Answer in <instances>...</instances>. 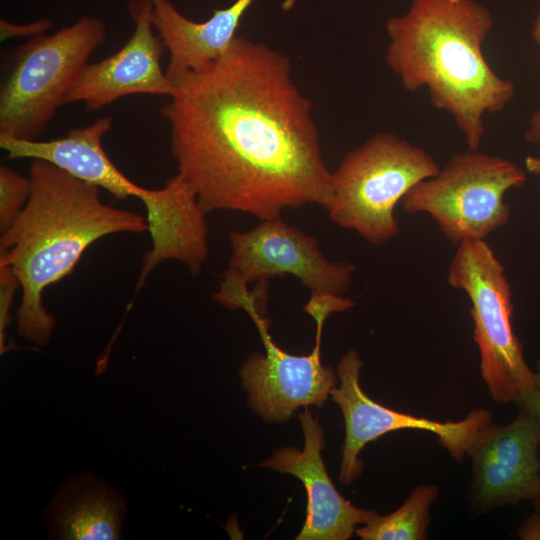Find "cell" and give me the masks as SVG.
Wrapping results in <instances>:
<instances>
[{
    "label": "cell",
    "instance_id": "cell-1",
    "mask_svg": "<svg viewBox=\"0 0 540 540\" xmlns=\"http://www.w3.org/2000/svg\"><path fill=\"white\" fill-rule=\"evenodd\" d=\"M173 85L161 113L177 174L206 214L232 210L261 221L285 208L327 207L332 172L285 55L237 36L221 57Z\"/></svg>",
    "mask_w": 540,
    "mask_h": 540
},
{
    "label": "cell",
    "instance_id": "cell-2",
    "mask_svg": "<svg viewBox=\"0 0 540 540\" xmlns=\"http://www.w3.org/2000/svg\"><path fill=\"white\" fill-rule=\"evenodd\" d=\"M29 199L0 238V266L17 276L21 302L17 334L37 347L51 340L56 319L43 304V293L74 270L95 241L115 233H142L139 214L101 201L99 187L73 177L51 163L33 160Z\"/></svg>",
    "mask_w": 540,
    "mask_h": 540
},
{
    "label": "cell",
    "instance_id": "cell-3",
    "mask_svg": "<svg viewBox=\"0 0 540 540\" xmlns=\"http://www.w3.org/2000/svg\"><path fill=\"white\" fill-rule=\"evenodd\" d=\"M494 25L475 0H411L408 11L386 21V63L409 92L422 87L431 104L448 112L469 150H479L483 118L503 110L514 84L496 74L483 54Z\"/></svg>",
    "mask_w": 540,
    "mask_h": 540
},
{
    "label": "cell",
    "instance_id": "cell-4",
    "mask_svg": "<svg viewBox=\"0 0 540 540\" xmlns=\"http://www.w3.org/2000/svg\"><path fill=\"white\" fill-rule=\"evenodd\" d=\"M212 297L230 309L244 310L255 323L265 354H251L240 368L251 408L265 420L285 422L300 407H322L337 383V372L321 362V336L326 319L355 305L344 296L311 292L304 311L316 322L315 346L308 355H293L278 347L265 317L267 284L254 291L235 276L223 273Z\"/></svg>",
    "mask_w": 540,
    "mask_h": 540
},
{
    "label": "cell",
    "instance_id": "cell-5",
    "mask_svg": "<svg viewBox=\"0 0 540 540\" xmlns=\"http://www.w3.org/2000/svg\"><path fill=\"white\" fill-rule=\"evenodd\" d=\"M439 169L424 149L393 133H377L346 153L332 172L325 209L333 223L382 246L399 233L396 205Z\"/></svg>",
    "mask_w": 540,
    "mask_h": 540
},
{
    "label": "cell",
    "instance_id": "cell-6",
    "mask_svg": "<svg viewBox=\"0 0 540 540\" xmlns=\"http://www.w3.org/2000/svg\"><path fill=\"white\" fill-rule=\"evenodd\" d=\"M105 35L102 20L83 16L21 46L0 89V135L36 140Z\"/></svg>",
    "mask_w": 540,
    "mask_h": 540
},
{
    "label": "cell",
    "instance_id": "cell-7",
    "mask_svg": "<svg viewBox=\"0 0 540 540\" xmlns=\"http://www.w3.org/2000/svg\"><path fill=\"white\" fill-rule=\"evenodd\" d=\"M447 281L471 302L473 337L490 395L500 404L516 403L536 386L513 331L512 292L503 264L485 240H466L457 245Z\"/></svg>",
    "mask_w": 540,
    "mask_h": 540
},
{
    "label": "cell",
    "instance_id": "cell-8",
    "mask_svg": "<svg viewBox=\"0 0 540 540\" xmlns=\"http://www.w3.org/2000/svg\"><path fill=\"white\" fill-rule=\"evenodd\" d=\"M526 179L514 162L468 149L411 188L401 205L406 213L431 216L444 237L457 246L466 240H485L507 224L510 207L505 193Z\"/></svg>",
    "mask_w": 540,
    "mask_h": 540
},
{
    "label": "cell",
    "instance_id": "cell-9",
    "mask_svg": "<svg viewBox=\"0 0 540 540\" xmlns=\"http://www.w3.org/2000/svg\"><path fill=\"white\" fill-rule=\"evenodd\" d=\"M363 360L349 350L337 366L340 387L330 393L340 406L345 421V440L341 449L339 480L351 484L363 471L359 458L363 447L382 435L401 429H419L437 435L439 443L452 457L462 461L477 435L492 424V415L485 409L472 410L463 420L439 422L425 417L401 413L378 404L361 389L359 378Z\"/></svg>",
    "mask_w": 540,
    "mask_h": 540
},
{
    "label": "cell",
    "instance_id": "cell-10",
    "mask_svg": "<svg viewBox=\"0 0 540 540\" xmlns=\"http://www.w3.org/2000/svg\"><path fill=\"white\" fill-rule=\"evenodd\" d=\"M229 242L226 272L247 285L292 275L311 292L344 296L350 289L354 265L327 259L316 237L288 225L281 217L261 220L247 231H230Z\"/></svg>",
    "mask_w": 540,
    "mask_h": 540
},
{
    "label": "cell",
    "instance_id": "cell-11",
    "mask_svg": "<svg viewBox=\"0 0 540 540\" xmlns=\"http://www.w3.org/2000/svg\"><path fill=\"white\" fill-rule=\"evenodd\" d=\"M517 406L513 421L490 424L467 451L472 461L469 503L477 515L532 501L540 491V415L522 403Z\"/></svg>",
    "mask_w": 540,
    "mask_h": 540
},
{
    "label": "cell",
    "instance_id": "cell-12",
    "mask_svg": "<svg viewBox=\"0 0 540 540\" xmlns=\"http://www.w3.org/2000/svg\"><path fill=\"white\" fill-rule=\"evenodd\" d=\"M134 31L116 53L87 63L68 92L65 103H82L89 111L133 94L171 96L175 86L162 70L165 46L153 33L151 0H129Z\"/></svg>",
    "mask_w": 540,
    "mask_h": 540
},
{
    "label": "cell",
    "instance_id": "cell-13",
    "mask_svg": "<svg viewBox=\"0 0 540 540\" xmlns=\"http://www.w3.org/2000/svg\"><path fill=\"white\" fill-rule=\"evenodd\" d=\"M304 448L282 447L260 466L297 477L307 492L305 523L297 540H347L377 513L360 509L336 490L325 468L323 428L306 407L299 416Z\"/></svg>",
    "mask_w": 540,
    "mask_h": 540
},
{
    "label": "cell",
    "instance_id": "cell-14",
    "mask_svg": "<svg viewBox=\"0 0 540 540\" xmlns=\"http://www.w3.org/2000/svg\"><path fill=\"white\" fill-rule=\"evenodd\" d=\"M111 127L112 117L106 115L87 126L71 129L66 136L46 141L0 135V147L10 159L46 161L75 178L105 189L118 199L134 196L144 202L151 189L130 180L103 148V137Z\"/></svg>",
    "mask_w": 540,
    "mask_h": 540
},
{
    "label": "cell",
    "instance_id": "cell-15",
    "mask_svg": "<svg viewBox=\"0 0 540 540\" xmlns=\"http://www.w3.org/2000/svg\"><path fill=\"white\" fill-rule=\"evenodd\" d=\"M127 513L120 491L98 476L66 477L43 510L48 537L55 540H118Z\"/></svg>",
    "mask_w": 540,
    "mask_h": 540
},
{
    "label": "cell",
    "instance_id": "cell-16",
    "mask_svg": "<svg viewBox=\"0 0 540 540\" xmlns=\"http://www.w3.org/2000/svg\"><path fill=\"white\" fill-rule=\"evenodd\" d=\"M151 2V22L169 52L165 74L173 84L186 73L207 66L227 51L237 37L241 18L253 0H236L226 8L214 10L204 22L188 19L169 0Z\"/></svg>",
    "mask_w": 540,
    "mask_h": 540
},
{
    "label": "cell",
    "instance_id": "cell-17",
    "mask_svg": "<svg viewBox=\"0 0 540 540\" xmlns=\"http://www.w3.org/2000/svg\"><path fill=\"white\" fill-rule=\"evenodd\" d=\"M439 487L422 484L412 490L394 512L378 513L355 533L363 540H423L430 523L429 508L436 500Z\"/></svg>",
    "mask_w": 540,
    "mask_h": 540
},
{
    "label": "cell",
    "instance_id": "cell-18",
    "mask_svg": "<svg viewBox=\"0 0 540 540\" xmlns=\"http://www.w3.org/2000/svg\"><path fill=\"white\" fill-rule=\"evenodd\" d=\"M31 191L29 177L7 167H0V229L4 232L25 207Z\"/></svg>",
    "mask_w": 540,
    "mask_h": 540
},
{
    "label": "cell",
    "instance_id": "cell-19",
    "mask_svg": "<svg viewBox=\"0 0 540 540\" xmlns=\"http://www.w3.org/2000/svg\"><path fill=\"white\" fill-rule=\"evenodd\" d=\"M20 282L16 274L5 266H0V347L1 354L7 351L6 328L10 322V309Z\"/></svg>",
    "mask_w": 540,
    "mask_h": 540
},
{
    "label": "cell",
    "instance_id": "cell-20",
    "mask_svg": "<svg viewBox=\"0 0 540 540\" xmlns=\"http://www.w3.org/2000/svg\"><path fill=\"white\" fill-rule=\"evenodd\" d=\"M52 26L50 19H40L38 21L15 24L7 20H0V39L6 41L11 38H34L44 34Z\"/></svg>",
    "mask_w": 540,
    "mask_h": 540
},
{
    "label": "cell",
    "instance_id": "cell-21",
    "mask_svg": "<svg viewBox=\"0 0 540 540\" xmlns=\"http://www.w3.org/2000/svg\"><path fill=\"white\" fill-rule=\"evenodd\" d=\"M517 535L522 540H540V511L529 516L518 528Z\"/></svg>",
    "mask_w": 540,
    "mask_h": 540
},
{
    "label": "cell",
    "instance_id": "cell-22",
    "mask_svg": "<svg viewBox=\"0 0 540 540\" xmlns=\"http://www.w3.org/2000/svg\"><path fill=\"white\" fill-rule=\"evenodd\" d=\"M522 403L529 408H531L533 411L538 413L540 415V390L537 387H533L532 389L528 390L525 394H523L516 402ZM533 504L535 510L540 511V491L538 495L531 501Z\"/></svg>",
    "mask_w": 540,
    "mask_h": 540
},
{
    "label": "cell",
    "instance_id": "cell-23",
    "mask_svg": "<svg viewBox=\"0 0 540 540\" xmlns=\"http://www.w3.org/2000/svg\"><path fill=\"white\" fill-rule=\"evenodd\" d=\"M524 138L528 143L540 144V109H537L530 117Z\"/></svg>",
    "mask_w": 540,
    "mask_h": 540
},
{
    "label": "cell",
    "instance_id": "cell-24",
    "mask_svg": "<svg viewBox=\"0 0 540 540\" xmlns=\"http://www.w3.org/2000/svg\"><path fill=\"white\" fill-rule=\"evenodd\" d=\"M525 168L529 174L540 176V156H527Z\"/></svg>",
    "mask_w": 540,
    "mask_h": 540
},
{
    "label": "cell",
    "instance_id": "cell-25",
    "mask_svg": "<svg viewBox=\"0 0 540 540\" xmlns=\"http://www.w3.org/2000/svg\"><path fill=\"white\" fill-rule=\"evenodd\" d=\"M531 36L540 50V11L537 13L534 19Z\"/></svg>",
    "mask_w": 540,
    "mask_h": 540
},
{
    "label": "cell",
    "instance_id": "cell-26",
    "mask_svg": "<svg viewBox=\"0 0 540 540\" xmlns=\"http://www.w3.org/2000/svg\"><path fill=\"white\" fill-rule=\"evenodd\" d=\"M534 383L535 386L540 390V360L536 363V371H534Z\"/></svg>",
    "mask_w": 540,
    "mask_h": 540
},
{
    "label": "cell",
    "instance_id": "cell-27",
    "mask_svg": "<svg viewBox=\"0 0 540 540\" xmlns=\"http://www.w3.org/2000/svg\"><path fill=\"white\" fill-rule=\"evenodd\" d=\"M295 2L296 0H284V2L282 3V9L284 11L290 10L294 6Z\"/></svg>",
    "mask_w": 540,
    "mask_h": 540
}]
</instances>
